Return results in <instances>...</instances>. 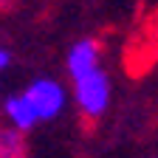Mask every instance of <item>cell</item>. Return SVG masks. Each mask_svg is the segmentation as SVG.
<instances>
[{
    "label": "cell",
    "instance_id": "277c9868",
    "mask_svg": "<svg viewBox=\"0 0 158 158\" xmlns=\"http://www.w3.org/2000/svg\"><path fill=\"white\" fill-rule=\"evenodd\" d=\"M3 116H6V124L11 127V130H17V133H31L40 122H37V116H34V110H31V105L26 102V96L23 93H14V96H9L6 102H3Z\"/></svg>",
    "mask_w": 158,
    "mask_h": 158
},
{
    "label": "cell",
    "instance_id": "8992f818",
    "mask_svg": "<svg viewBox=\"0 0 158 158\" xmlns=\"http://www.w3.org/2000/svg\"><path fill=\"white\" fill-rule=\"evenodd\" d=\"M9 62H11V54H9L3 45H0V73H3V71L9 68Z\"/></svg>",
    "mask_w": 158,
    "mask_h": 158
},
{
    "label": "cell",
    "instance_id": "3957f363",
    "mask_svg": "<svg viewBox=\"0 0 158 158\" xmlns=\"http://www.w3.org/2000/svg\"><path fill=\"white\" fill-rule=\"evenodd\" d=\"M96 68H102V51H99L96 40H79L68 51V73L71 79H79Z\"/></svg>",
    "mask_w": 158,
    "mask_h": 158
},
{
    "label": "cell",
    "instance_id": "7a4b0ae2",
    "mask_svg": "<svg viewBox=\"0 0 158 158\" xmlns=\"http://www.w3.org/2000/svg\"><path fill=\"white\" fill-rule=\"evenodd\" d=\"M23 96H26V102L31 105V110H34L40 124L56 118L59 113L65 110V102H68L65 88L59 85L56 79H34V82L23 90Z\"/></svg>",
    "mask_w": 158,
    "mask_h": 158
},
{
    "label": "cell",
    "instance_id": "5b68a950",
    "mask_svg": "<svg viewBox=\"0 0 158 158\" xmlns=\"http://www.w3.org/2000/svg\"><path fill=\"white\" fill-rule=\"evenodd\" d=\"M28 147H26V135L11 130L9 124H0V158H26Z\"/></svg>",
    "mask_w": 158,
    "mask_h": 158
},
{
    "label": "cell",
    "instance_id": "6da1fadb",
    "mask_svg": "<svg viewBox=\"0 0 158 158\" xmlns=\"http://www.w3.org/2000/svg\"><path fill=\"white\" fill-rule=\"evenodd\" d=\"M73 99L76 107L88 118H99L110 105V79L102 68H96L85 76L73 79Z\"/></svg>",
    "mask_w": 158,
    "mask_h": 158
}]
</instances>
